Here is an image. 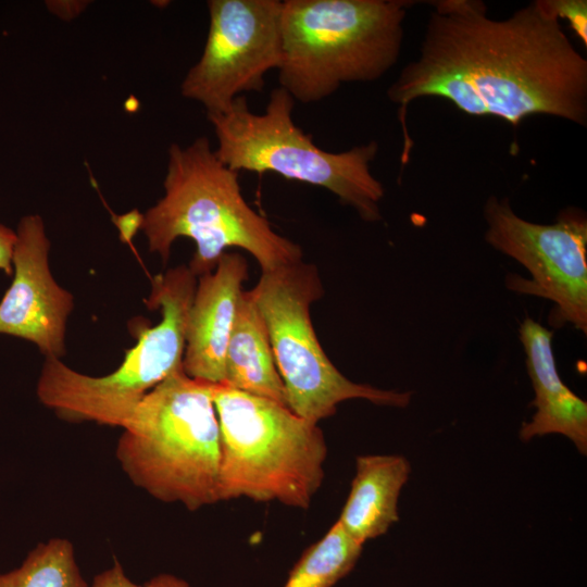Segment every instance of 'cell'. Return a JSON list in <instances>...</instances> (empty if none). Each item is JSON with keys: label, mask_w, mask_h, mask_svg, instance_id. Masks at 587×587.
<instances>
[{"label": "cell", "mask_w": 587, "mask_h": 587, "mask_svg": "<svg viewBox=\"0 0 587 587\" xmlns=\"http://www.w3.org/2000/svg\"><path fill=\"white\" fill-rule=\"evenodd\" d=\"M419 58L387 89L400 107L408 162L412 140L408 105L441 97L471 115H490L513 126L535 114L587 124V60L545 0L491 18L480 0L432 2Z\"/></svg>", "instance_id": "6da1fadb"}, {"label": "cell", "mask_w": 587, "mask_h": 587, "mask_svg": "<svg viewBox=\"0 0 587 587\" xmlns=\"http://www.w3.org/2000/svg\"><path fill=\"white\" fill-rule=\"evenodd\" d=\"M198 278L188 314L183 370L191 378L222 384L248 263L238 252H225L212 272Z\"/></svg>", "instance_id": "7c38bea8"}, {"label": "cell", "mask_w": 587, "mask_h": 587, "mask_svg": "<svg viewBox=\"0 0 587 587\" xmlns=\"http://www.w3.org/2000/svg\"><path fill=\"white\" fill-rule=\"evenodd\" d=\"M0 587H89L78 567L73 544L51 538L37 545L17 569L1 574Z\"/></svg>", "instance_id": "e0dca14e"}, {"label": "cell", "mask_w": 587, "mask_h": 587, "mask_svg": "<svg viewBox=\"0 0 587 587\" xmlns=\"http://www.w3.org/2000/svg\"><path fill=\"white\" fill-rule=\"evenodd\" d=\"M280 0H210V25L198 62L182 95L207 114L223 113L246 92H260L264 76L282 60Z\"/></svg>", "instance_id": "30bf717a"}, {"label": "cell", "mask_w": 587, "mask_h": 587, "mask_svg": "<svg viewBox=\"0 0 587 587\" xmlns=\"http://www.w3.org/2000/svg\"><path fill=\"white\" fill-rule=\"evenodd\" d=\"M264 317L286 405L312 423L333 416L349 399L404 408L411 392L384 390L344 376L324 352L310 308L323 296L317 268L302 261L262 272L251 289Z\"/></svg>", "instance_id": "ba28073f"}, {"label": "cell", "mask_w": 587, "mask_h": 587, "mask_svg": "<svg viewBox=\"0 0 587 587\" xmlns=\"http://www.w3.org/2000/svg\"><path fill=\"white\" fill-rule=\"evenodd\" d=\"M85 2L83 1H50L48 2V8L51 12L58 16L70 20L79 14L84 7Z\"/></svg>", "instance_id": "44dd1931"}, {"label": "cell", "mask_w": 587, "mask_h": 587, "mask_svg": "<svg viewBox=\"0 0 587 587\" xmlns=\"http://www.w3.org/2000/svg\"><path fill=\"white\" fill-rule=\"evenodd\" d=\"M220 426L218 497L307 509L324 478L322 429L273 400L214 384Z\"/></svg>", "instance_id": "5b68a950"}, {"label": "cell", "mask_w": 587, "mask_h": 587, "mask_svg": "<svg viewBox=\"0 0 587 587\" xmlns=\"http://www.w3.org/2000/svg\"><path fill=\"white\" fill-rule=\"evenodd\" d=\"M13 282L0 302V334L35 344L46 357L65 354L66 323L73 295L53 278L50 240L40 215L28 214L17 225Z\"/></svg>", "instance_id": "8fae6325"}, {"label": "cell", "mask_w": 587, "mask_h": 587, "mask_svg": "<svg viewBox=\"0 0 587 587\" xmlns=\"http://www.w3.org/2000/svg\"><path fill=\"white\" fill-rule=\"evenodd\" d=\"M89 587H191V586L187 580L170 573L159 574L152 577L146 584L138 585L126 576L121 563L116 559H114V564L110 569L97 574L93 577L91 586Z\"/></svg>", "instance_id": "ac0fdd59"}, {"label": "cell", "mask_w": 587, "mask_h": 587, "mask_svg": "<svg viewBox=\"0 0 587 587\" xmlns=\"http://www.w3.org/2000/svg\"><path fill=\"white\" fill-rule=\"evenodd\" d=\"M222 384L286 405L267 327L252 290H243L238 301Z\"/></svg>", "instance_id": "9a60e30c"}, {"label": "cell", "mask_w": 587, "mask_h": 587, "mask_svg": "<svg viewBox=\"0 0 587 587\" xmlns=\"http://www.w3.org/2000/svg\"><path fill=\"white\" fill-rule=\"evenodd\" d=\"M408 0H285L282 88L313 103L348 83L374 82L398 61Z\"/></svg>", "instance_id": "277c9868"}, {"label": "cell", "mask_w": 587, "mask_h": 587, "mask_svg": "<svg viewBox=\"0 0 587 587\" xmlns=\"http://www.w3.org/2000/svg\"><path fill=\"white\" fill-rule=\"evenodd\" d=\"M526 353V366L535 391L533 419L524 423L520 437L561 434L570 438L582 454L587 453V403L561 379L552 350L553 332L527 317L519 328Z\"/></svg>", "instance_id": "4fadbf2b"}, {"label": "cell", "mask_w": 587, "mask_h": 587, "mask_svg": "<svg viewBox=\"0 0 587 587\" xmlns=\"http://www.w3.org/2000/svg\"><path fill=\"white\" fill-rule=\"evenodd\" d=\"M549 10L560 20L569 21L576 35L587 45L586 0H545Z\"/></svg>", "instance_id": "d6986e66"}, {"label": "cell", "mask_w": 587, "mask_h": 587, "mask_svg": "<svg viewBox=\"0 0 587 587\" xmlns=\"http://www.w3.org/2000/svg\"><path fill=\"white\" fill-rule=\"evenodd\" d=\"M16 242V232L0 223V270L12 275V257Z\"/></svg>", "instance_id": "ffe728a7"}, {"label": "cell", "mask_w": 587, "mask_h": 587, "mask_svg": "<svg viewBox=\"0 0 587 587\" xmlns=\"http://www.w3.org/2000/svg\"><path fill=\"white\" fill-rule=\"evenodd\" d=\"M485 240L521 263L530 274L505 278L515 292L552 301L550 324L565 323L587 334V218L576 208L559 213L555 222L538 224L520 217L507 197L490 196L484 205Z\"/></svg>", "instance_id": "9c48e42d"}, {"label": "cell", "mask_w": 587, "mask_h": 587, "mask_svg": "<svg viewBox=\"0 0 587 587\" xmlns=\"http://www.w3.org/2000/svg\"><path fill=\"white\" fill-rule=\"evenodd\" d=\"M362 549L363 544L352 538L336 521L302 553L283 587H333L351 572Z\"/></svg>", "instance_id": "2e32d148"}, {"label": "cell", "mask_w": 587, "mask_h": 587, "mask_svg": "<svg viewBox=\"0 0 587 587\" xmlns=\"http://www.w3.org/2000/svg\"><path fill=\"white\" fill-rule=\"evenodd\" d=\"M214 384L172 373L123 424L116 458L132 483L189 511L220 501V426Z\"/></svg>", "instance_id": "3957f363"}, {"label": "cell", "mask_w": 587, "mask_h": 587, "mask_svg": "<svg viewBox=\"0 0 587 587\" xmlns=\"http://www.w3.org/2000/svg\"><path fill=\"white\" fill-rule=\"evenodd\" d=\"M410 470L401 455L358 457L350 492L337 522L363 545L385 534L399 520L398 499Z\"/></svg>", "instance_id": "5bb4252c"}, {"label": "cell", "mask_w": 587, "mask_h": 587, "mask_svg": "<svg viewBox=\"0 0 587 587\" xmlns=\"http://www.w3.org/2000/svg\"><path fill=\"white\" fill-rule=\"evenodd\" d=\"M164 195L142 214L140 229L150 252L165 263L174 241L196 243L188 267L199 277L212 272L225 250L249 252L262 272L302 261V249L277 234L245 200L239 173L223 164L207 137L187 147L172 143L167 152Z\"/></svg>", "instance_id": "7a4b0ae2"}, {"label": "cell", "mask_w": 587, "mask_h": 587, "mask_svg": "<svg viewBox=\"0 0 587 587\" xmlns=\"http://www.w3.org/2000/svg\"><path fill=\"white\" fill-rule=\"evenodd\" d=\"M295 102L278 87L271 91L261 114L249 109L246 96L237 97L223 113L207 114L217 139V159L238 173L273 172L325 188L363 221L382 220L379 202L385 190L370 168L378 143L370 141L341 152L323 150L294 122Z\"/></svg>", "instance_id": "8992f818"}, {"label": "cell", "mask_w": 587, "mask_h": 587, "mask_svg": "<svg viewBox=\"0 0 587 587\" xmlns=\"http://www.w3.org/2000/svg\"><path fill=\"white\" fill-rule=\"evenodd\" d=\"M196 278L186 265L154 276L146 304L160 309L161 321L139 330L137 344L114 372L88 376L46 357L37 384L40 402L71 422L122 427L145 395L183 367Z\"/></svg>", "instance_id": "52a82bcc"}]
</instances>
